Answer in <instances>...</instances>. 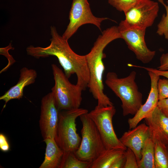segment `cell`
<instances>
[{
  "mask_svg": "<svg viewBox=\"0 0 168 168\" xmlns=\"http://www.w3.org/2000/svg\"><path fill=\"white\" fill-rule=\"evenodd\" d=\"M50 30L51 38L49 45L45 47L29 46L26 49L27 54L37 58L50 56H56L66 77L69 78L72 75L76 74L77 84L83 91L85 90L90 79L85 55L76 53L70 47L68 40L59 35L54 26H51Z\"/></svg>",
  "mask_w": 168,
  "mask_h": 168,
  "instance_id": "cell-1",
  "label": "cell"
},
{
  "mask_svg": "<svg viewBox=\"0 0 168 168\" xmlns=\"http://www.w3.org/2000/svg\"><path fill=\"white\" fill-rule=\"evenodd\" d=\"M160 65L157 69L161 71L168 70V53L162 54L160 59Z\"/></svg>",
  "mask_w": 168,
  "mask_h": 168,
  "instance_id": "cell-26",
  "label": "cell"
},
{
  "mask_svg": "<svg viewBox=\"0 0 168 168\" xmlns=\"http://www.w3.org/2000/svg\"><path fill=\"white\" fill-rule=\"evenodd\" d=\"M141 154V159L138 162V168H155L154 145L151 137L145 141Z\"/></svg>",
  "mask_w": 168,
  "mask_h": 168,
  "instance_id": "cell-18",
  "label": "cell"
},
{
  "mask_svg": "<svg viewBox=\"0 0 168 168\" xmlns=\"http://www.w3.org/2000/svg\"><path fill=\"white\" fill-rule=\"evenodd\" d=\"M133 67L142 68L147 71L152 72L160 76H163L168 78V70L161 71L154 68L140 66L134 65H133Z\"/></svg>",
  "mask_w": 168,
  "mask_h": 168,
  "instance_id": "cell-25",
  "label": "cell"
},
{
  "mask_svg": "<svg viewBox=\"0 0 168 168\" xmlns=\"http://www.w3.org/2000/svg\"><path fill=\"white\" fill-rule=\"evenodd\" d=\"M145 119L146 124L149 128L152 138L168 145V117L157 106Z\"/></svg>",
  "mask_w": 168,
  "mask_h": 168,
  "instance_id": "cell-14",
  "label": "cell"
},
{
  "mask_svg": "<svg viewBox=\"0 0 168 168\" xmlns=\"http://www.w3.org/2000/svg\"><path fill=\"white\" fill-rule=\"evenodd\" d=\"M115 113L116 109L114 105L96 106L87 114L96 125L106 149H119L125 151L127 148L117 138L113 128L112 119Z\"/></svg>",
  "mask_w": 168,
  "mask_h": 168,
  "instance_id": "cell-7",
  "label": "cell"
},
{
  "mask_svg": "<svg viewBox=\"0 0 168 168\" xmlns=\"http://www.w3.org/2000/svg\"><path fill=\"white\" fill-rule=\"evenodd\" d=\"M69 16V23L62 35L68 40L82 26L92 24L101 31L102 22L110 19L107 17H98L94 16L88 0H72Z\"/></svg>",
  "mask_w": 168,
  "mask_h": 168,
  "instance_id": "cell-9",
  "label": "cell"
},
{
  "mask_svg": "<svg viewBox=\"0 0 168 168\" xmlns=\"http://www.w3.org/2000/svg\"><path fill=\"white\" fill-rule=\"evenodd\" d=\"M164 7L166 13L162 15L161 19L157 26L156 33L160 36H163L168 40V0L165 3L164 0H158Z\"/></svg>",
  "mask_w": 168,
  "mask_h": 168,
  "instance_id": "cell-21",
  "label": "cell"
},
{
  "mask_svg": "<svg viewBox=\"0 0 168 168\" xmlns=\"http://www.w3.org/2000/svg\"><path fill=\"white\" fill-rule=\"evenodd\" d=\"M109 3L119 11L124 13L133 7L138 0H108Z\"/></svg>",
  "mask_w": 168,
  "mask_h": 168,
  "instance_id": "cell-22",
  "label": "cell"
},
{
  "mask_svg": "<svg viewBox=\"0 0 168 168\" xmlns=\"http://www.w3.org/2000/svg\"><path fill=\"white\" fill-rule=\"evenodd\" d=\"M125 162V152L117 159L113 163L110 168H124Z\"/></svg>",
  "mask_w": 168,
  "mask_h": 168,
  "instance_id": "cell-29",
  "label": "cell"
},
{
  "mask_svg": "<svg viewBox=\"0 0 168 168\" xmlns=\"http://www.w3.org/2000/svg\"><path fill=\"white\" fill-rule=\"evenodd\" d=\"M152 139L154 145L155 168H168V151L166 145L158 139Z\"/></svg>",
  "mask_w": 168,
  "mask_h": 168,
  "instance_id": "cell-19",
  "label": "cell"
},
{
  "mask_svg": "<svg viewBox=\"0 0 168 168\" xmlns=\"http://www.w3.org/2000/svg\"><path fill=\"white\" fill-rule=\"evenodd\" d=\"M87 113V110L80 108L59 111L55 140L64 152H75L78 148L81 138L77 133L76 120L81 115Z\"/></svg>",
  "mask_w": 168,
  "mask_h": 168,
  "instance_id": "cell-5",
  "label": "cell"
},
{
  "mask_svg": "<svg viewBox=\"0 0 168 168\" xmlns=\"http://www.w3.org/2000/svg\"><path fill=\"white\" fill-rule=\"evenodd\" d=\"M157 106L162 112L168 117V98L159 100Z\"/></svg>",
  "mask_w": 168,
  "mask_h": 168,
  "instance_id": "cell-28",
  "label": "cell"
},
{
  "mask_svg": "<svg viewBox=\"0 0 168 168\" xmlns=\"http://www.w3.org/2000/svg\"><path fill=\"white\" fill-rule=\"evenodd\" d=\"M151 80V88L147 98L134 116L128 120L129 129L137 126L139 123L145 119L157 106L159 100L157 83L160 76L150 71H148Z\"/></svg>",
  "mask_w": 168,
  "mask_h": 168,
  "instance_id": "cell-12",
  "label": "cell"
},
{
  "mask_svg": "<svg viewBox=\"0 0 168 168\" xmlns=\"http://www.w3.org/2000/svg\"><path fill=\"white\" fill-rule=\"evenodd\" d=\"M44 141L46 144L44 159L39 168H58L64 152L55 139L48 138Z\"/></svg>",
  "mask_w": 168,
  "mask_h": 168,
  "instance_id": "cell-16",
  "label": "cell"
},
{
  "mask_svg": "<svg viewBox=\"0 0 168 168\" xmlns=\"http://www.w3.org/2000/svg\"><path fill=\"white\" fill-rule=\"evenodd\" d=\"M37 77V72L35 70L26 67L21 68L20 70V77L17 83L0 97V100L5 102L3 109L10 100L14 99L20 100L22 98L24 88L34 83Z\"/></svg>",
  "mask_w": 168,
  "mask_h": 168,
  "instance_id": "cell-15",
  "label": "cell"
},
{
  "mask_svg": "<svg viewBox=\"0 0 168 168\" xmlns=\"http://www.w3.org/2000/svg\"><path fill=\"white\" fill-rule=\"evenodd\" d=\"M159 10L157 2L152 0H138L124 13V21L129 26L146 29L153 24Z\"/></svg>",
  "mask_w": 168,
  "mask_h": 168,
  "instance_id": "cell-10",
  "label": "cell"
},
{
  "mask_svg": "<svg viewBox=\"0 0 168 168\" xmlns=\"http://www.w3.org/2000/svg\"><path fill=\"white\" fill-rule=\"evenodd\" d=\"M157 90L159 100L168 98V78L159 79Z\"/></svg>",
  "mask_w": 168,
  "mask_h": 168,
  "instance_id": "cell-24",
  "label": "cell"
},
{
  "mask_svg": "<svg viewBox=\"0 0 168 168\" xmlns=\"http://www.w3.org/2000/svg\"><path fill=\"white\" fill-rule=\"evenodd\" d=\"M118 39H121V36L117 26H113L106 29L98 36L90 52L85 55L90 75L88 87L93 97L97 100L98 106L114 105L104 92L103 77L105 66L103 59L105 57L103 53L105 47Z\"/></svg>",
  "mask_w": 168,
  "mask_h": 168,
  "instance_id": "cell-2",
  "label": "cell"
},
{
  "mask_svg": "<svg viewBox=\"0 0 168 168\" xmlns=\"http://www.w3.org/2000/svg\"><path fill=\"white\" fill-rule=\"evenodd\" d=\"M87 113L79 117L82 126L81 141L74 153L80 160L92 163L106 148L99 131Z\"/></svg>",
  "mask_w": 168,
  "mask_h": 168,
  "instance_id": "cell-6",
  "label": "cell"
},
{
  "mask_svg": "<svg viewBox=\"0 0 168 168\" xmlns=\"http://www.w3.org/2000/svg\"><path fill=\"white\" fill-rule=\"evenodd\" d=\"M59 111L51 92L42 99L39 126L43 139H55L57 134Z\"/></svg>",
  "mask_w": 168,
  "mask_h": 168,
  "instance_id": "cell-11",
  "label": "cell"
},
{
  "mask_svg": "<svg viewBox=\"0 0 168 168\" xmlns=\"http://www.w3.org/2000/svg\"><path fill=\"white\" fill-rule=\"evenodd\" d=\"M125 151L119 149H106L91 163L90 168H110L114 162L123 155Z\"/></svg>",
  "mask_w": 168,
  "mask_h": 168,
  "instance_id": "cell-17",
  "label": "cell"
},
{
  "mask_svg": "<svg viewBox=\"0 0 168 168\" xmlns=\"http://www.w3.org/2000/svg\"><path fill=\"white\" fill-rule=\"evenodd\" d=\"M125 162L124 168H138L135 155L130 149L127 148L125 152Z\"/></svg>",
  "mask_w": 168,
  "mask_h": 168,
  "instance_id": "cell-23",
  "label": "cell"
},
{
  "mask_svg": "<svg viewBox=\"0 0 168 168\" xmlns=\"http://www.w3.org/2000/svg\"><path fill=\"white\" fill-rule=\"evenodd\" d=\"M117 27L121 39L135 54L137 59L143 63L151 62L156 52L150 50L147 45L145 39L146 29L129 26L124 20L120 21Z\"/></svg>",
  "mask_w": 168,
  "mask_h": 168,
  "instance_id": "cell-8",
  "label": "cell"
},
{
  "mask_svg": "<svg viewBox=\"0 0 168 168\" xmlns=\"http://www.w3.org/2000/svg\"><path fill=\"white\" fill-rule=\"evenodd\" d=\"M10 147L7 139L3 134H0V149L1 151L4 152H8L10 150Z\"/></svg>",
  "mask_w": 168,
  "mask_h": 168,
  "instance_id": "cell-27",
  "label": "cell"
},
{
  "mask_svg": "<svg viewBox=\"0 0 168 168\" xmlns=\"http://www.w3.org/2000/svg\"><path fill=\"white\" fill-rule=\"evenodd\" d=\"M51 67L55 84L51 89L59 111L79 108L82 100V88L71 83L64 72L56 65Z\"/></svg>",
  "mask_w": 168,
  "mask_h": 168,
  "instance_id": "cell-4",
  "label": "cell"
},
{
  "mask_svg": "<svg viewBox=\"0 0 168 168\" xmlns=\"http://www.w3.org/2000/svg\"><path fill=\"white\" fill-rule=\"evenodd\" d=\"M91 164L79 159L74 152H64L58 168H90Z\"/></svg>",
  "mask_w": 168,
  "mask_h": 168,
  "instance_id": "cell-20",
  "label": "cell"
},
{
  "mask_svg": "<svg viewBox=\"0 0 168 168\" xmlns=\"http://www.w3.org/2000/svg\"><path fill=\"white\" fill-rule=\"evenodd\" d=\"M166 146H167V150H168V145H166Z\"/></svg>",
  "mask_w": 168,
  "mask_h": 168,
  "instance_id": "cell-30",
  "label": "cell"
},
{
  "mask_svg": "<svg viewBox=\"0 0 168 168\" xmlns=\"http://www.w3.org/2000/svg\"><path fill=\"white\" fill-rule=\"evenodd\" d=\"M150 137L148 126L143 123L125 132L119 139L124 146L133 151L138 162L141 159V152L144 143Z\"/></svg>",
  "mask_w": 168,
  "mask_h": 168,
  "instance_id": "cell-13",
  "label": "cell"
},
{
  "mask_svg": "<svg viewBox=\"0 0 168 168\" xmlns=\"http://www.w3.org/2000/svg\"><path fill=\"white\" fill-rule=\"evenodd\" d=\"M136 75L135 71H133L124 78H119L112 72L106 76L105 83L121 100L124 116L134 115L143 104L142 95L135 82Z\"/></svg>",
  "mask_w": 168,
  "mask_h": 168,
  "instance_id": "cell-3",
  "label": "cell"
}]
</instances>
